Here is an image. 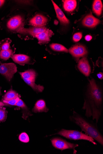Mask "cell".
<instances>
[{"mask_svg":"<svg viewBox=\"0 0 103 154\" xmlns=\"http://www.w3.org/2000/svg\"><path fill=\"white\" fill-rule=\"evenodd\" d=\"M82 109L85 110L87 119L92 118L97 123L101 117L103 108V92L102 87L93 79L89 80L85 94Z\"/></svg>","mask_w":103,"mask_h":154,"instance_id":"6da1fadb","label":"cell"},{"mask_svg":"<svg viewBox=\"0 0 103 154\" xmlns=\"http://www.w3.org/2000/svg\"><path fill=\"white\" fill-rule=\"evenodd\" d=\"M69 121L76 125L85 134L92 137L102 146L103 136L98 127L97 123L78 114L75 111L69 116Z\"/></svg>","mask_w":103,"mask_h":154,"instance_id":"7a4b0ae2","label":"cell"},{"mask_svg":"<svg viewBox=\"0 0 103 154\" xmlns=\"http://www.w3.org/2000/svg\"><path fill=\"white\" fill-rule=\"evenodd\" d=\"M56 134L60 135L70 140H84L89 141L94 145H97L95 141V140L92 137L85 134L83 133L82 131L77 130H68L62 129Z\"/></svg>","mask_w":103,"mask_h":154,"instance_id":"3957f363","label":"cell"},{"mask_svg":"<svg viewBox=\"0 0 103 154\" xmlns=\"http://www.w3.org/2000/svg\"><path fill=\"white\" fill-rule=\"evenodd\" d=\"M51 141L53 146L56 149L60 150L62 151L66 149H72L73 150V154L77 153V151L76 148L79 146L77 144L70 143L66 140L59 137L52 138Z\"/></svg>","mask_w":103,"mask_h":154,"instance_id":"277c9868","label":"cell"},{"mask_svg":"<svg viewBox=\"0 0 103 154\" xmlns=\"http://www.w3.org/2000/svg\"><path fill=\"white\" fill-rule=\"evenodd\" d=\"M24 20L20 15L14 16L6 21V26L8 30L12 32H18L24 28Z\"/></svg>","mask_w":103,"mask_h":154,"instance_id":"5b68a950","label":"cell"},{"mask_svg":"<svg viewBox=\"0 0 103 154\" xmlns=\"http://www.w3.org/2000/svg\"><path fill=\"white\" fill-rule=\"evenodd\" d=\"M17 72L16 65L13 63H2L0 65V73L10 81Z\"/></svg>","mask_w":103,"mask_h":154,"instance_id":"8992f818","label":"cell"},{"mask_svg":"<svg viewBox=\"0 0 103 154\" xmlns=\"http://www.w3.org/2000/svg\"><path fill=\"white\" fill-rule=\"evenodd\" d=\"M69 51L73 57L77 59L84 57L88 53L86 48L80 44L72 46L69 49Z\"/></svg>","mask_w":103,"mask_h":154,"instance_id":"52a82bcc","label":"cell"},{"mask_svg":"<svg viewBox=\"0 0 103 154\" xmlns=\"http://www.w3.org/2000/svg\"><path fill=\"white\" fill-rule=\"evenodd\" d=\"M48 22V19L45 16L37 14L29 21V23L34 27H44Z\"/></svg>","mask_w":103,"mask_h":154,"instance_id":"ba28073f","label":"cell"},{"mask_svg":"<svg viewBox=\"0 0 103 154\" xmlns=\"http://www.w3.org/2000/svg\"><path fill=\"white\" fill-rule=\"evenodd\" d=\"M54 35L53 31L48 29L46 31L36 35L34 38L38 41V44L43 45L48 43L50 41V38Z\"/></svg>","mask_w":103,"mask_h":154,"instance_id":"9c48e42d","label":"cell"},{"mask_svg":"<svg viewBox=\"0 0 103 154\" xmlns=\"http://www.w3.org/2000/svg\"><path fill=\"white\" fill-rule=\"evenodd\" d=\"M78 67L79 70L86 76H89L91 69L89 62L86 57H83L79 61Z\"/></svg>","mask_w":103,"mask_h":154,"instance_id":"30bf717a","label":"cell"},{"mask_svg":"<svg viewBox=\"0 0 103 154\" xmlns=\"http://www.w3.org/2000/svg\"><path fill=\"white\" fill-rule=\"evenodd\" d=\"M48 29L45 26L38 27H33L29 29H23L18 33L20 34H28L34 38L35 36L41 32L45 31Z\"/></svg>","mask_w":103,"mask_h":154,"instance_id":"8fae6325","label":"cell"},{"mask_svg":"<svg viewBox=\"0 0 103 154\" xmlns=\"http://www.w3.org/2000/svg\"><path fill=\"white\" fill-rule=\"evenodd\" d=\"M100 22V20L95 17L92 14L87 15L82 21V24L85 26L93 28Z\"/></svg>","mask_w":103,"mask_h":154,"instance_id":"7c38bea8","label":"cell"},{"mask_svg":"<svg viewBox=\"0 0 103 154\" xmlns=\"http://www.w3.org/2000/svg\"><path fill=\"white\" fill-rule=\"evenodd\" d=\"M15 63L21 65L26 64H31V59L30 57L26 55L23 54H14L11 57Z\"/></svg>","mask_w":103,"mask_h":154,"instance_id":"4fadbf2b","label":"cell"},{"mask_svg":"<svg viewBox=\"0 0 103 154\" xmlns=\"http://www.w3.org/2000/svg\"><path fill=\"white\" fill-rule=\"evenodd\" d=\"M49 110L45 101L42 100L37 101L32 109L33 111L35 113L47 112Z\"/></svg>","mask_w":103,"mask_h":154,"instance_id":"5bb4252c","label":"cell"},{"mask_svg":"<svg viewBox=\"0 0 103 154\" xmlns=\"http://www.w3.org/2000/svg\"><path fill=\"white\" fill-rule=\"evenodd\" d=\"M52 2L56 12V17L58 20L63 24H69V20L66 17L61 9L53 1H52Z\"/></svg>","mask_w":103,"mask_h":154,"instance_id":"9a60e30c","label":"cell"},{"mask_svg":"<svg viewBox=\"0 0 103 154\" xmlns=\"http://www.w3.org/2000/svg\"><path fill=\"white\" fill-rule=\"evenodd\" d=\"M21 75L23 79L30 80L35 82L37 74L34 70L33 69H28L24 72H20Z\"/></svg>","mask_w":103,"mask_h":154,"instance_id":"2e32d148","label":"cell"},{"mask_svg":"<svg viewBox=\"0 0 103 154\" xmlns=\"http://www.w3.org/2000/svg\"><path fill=\"white\" fill-rule=\"evenodd\" d=\"M63 7L65 10L68 12H72L76 8L77 2L75 0H65L64 1Z\"/></svg>","mask_w":103,"mask_h":154,"instance_id":"e0dca14e","label":"cell"},{"mask_svg":"<svg viewBox=\"0 0 103 154\" xmlns=\"http://www.w3.org/2000/svg\"><path fill=\"white\" fill-rule=\"evenodd\" d=\"M103 8L102 2L100 0L95 1L93 5V10L96 14L99 16L101 14Z\"/></svg>","mask_w":103,"mask_h":154,"instance_id":"ac0fdd59","label":"cell"},{"mask_svg":"<svg viewBox=\"0 0 103 154\" xmlns=\"http://www.w3.org/2000/svg\"><path fill=\"white\" fill-rule=\"evenodd\" d=\"M24 81L30 86L35 91L37 92H42L44 89V87L40 85H37L34 82L30 80L23 79Z\"/></svg>","mask_w":103,"mask_h":154,"instance_id":"d6986e66","label":"cell"},{"mask_svg":"<svg viewBox=\"0 0 103 154\" xmlns=\"http://www.w3.org/2000/svg\"><path fill=\"white\" fill-rule=\"evenodd\" d=\"M19 97V95L16 92L12 90L8 91L4 96V100L5 101H9L15 99Z\"/></svg>","mask_w":103,"mask_h":154,"instance_id":"ffe728a7","label":"cell"},{"mask_svg":"<svg viewBox=\"0 0 103 154\" xmlns=\"http://www.w3.org/2000/svg\"><path fill=\"white\" fill-rule=\"evenodd\" d=\"M13 55V51L10 49L0 51V58L4 60H7L11 58Z\"/></svg>","mask_w":103,"mask_h":154,"instance_id":"44dd1931","label":"cell"},{"mask_svg":"<svg viewBox=\"0 0 103 154\" xmlns=\"http://www.w3.org/2000/svg\"><path fill=\"white\" fill-rule=\"evenodd\" d=\"M11 40L9 38H6L0 42V51L9 49Z\"/></svg>","mask_w":103,"mask_h":154,"instance_id":"7402d4cb","label":"cell"},{"mask_svg":"<svg viewBox=\"0 0 103 154\" xmlns=\"http://www.w3.org/2000/svg\"><path fill=\"white\" fill-rule=\"evenodd\" d=\"M51 49L55 51L68 52V50L62 45L53 43L50 45Z\"/></svg>","mask_w":103,"mask_h":154,"instance_id":"603a6c76","label":"cell"},{"mask_svg":"<svg viewBox=\"0 0 103 154\" xmlns=\"http://www.w3.org/2000/svg\"><path fill=\"white\" fill-rule=\"evenodd\" d=\"M7 117V111L3 106L0 107V122L5 121Z\"/></svg>","mask_w":103,"mask_h":154,"instance_id":"cb8c5ba5","label":"cell"},{"mask_svg":"<svg viewBox=\"0 0 103 154\" xmlns=\"http://www.w3.org/2000/svg\"><path fill=\"white\" fill-rule=\"evenodd\" d=\"M19 139L21 141L24 143H28L29 141L28 136L25 133H23L20 135Z\"/></svg>","mask_w":103,"mask_h":154,"instance_id":"d4e9b609","label":"cell"},{"mask_svg":"<svg viewBox=\"0 0 103 154\" xmlns=\"http://www.w3.org/2000/svg\"><path fill=\"white\" fill-rule=\"evenodd\" d=\"M20 98L19 97L16 99L7 101L3 100V103L13 106H15L20 100Z\"/></svg>","mask_w":103,"mask_h":154,"instance_id":"484cf974","label":"cell"},{"mask_svg":"<svg viewBox=\"0 0 103 154\" xmlns=\"http://www.w3.org/2000/svg\"><path fill=\"white\" fill-rule=\"evenodd\" d=\"M82 37V33L81 32H78L75 34L73 36V41L75 42L79 41Z\"/></svg>","mask_w":103,"mask_h":154,"instance_id":"4316f807","label":"cell"},{"mask_svg":"<svg viewBox=\"0 0 103 154\" xmlns=\"http://www.w3.org/2000/svg\"><path fill=\"white\" fill-rule=\"evenodd\" d=\"M15 106L20 107L23 109H27L24 102L21 99H20V100Z\"/></svg>","mask_w":103,"mask_h":154,"instance_id":"83f0119b","label":"cell"},{"mask_svg":"<svg viewBox=\"0 0 103 154\" xmlns=\"http://www.w3.org/2000/svg\"><path fill=\"white\" fill-rule=\"evenodd\" d=\"M92 39V37L90 35H86L85 37V39L87 41H90Z\"/></svg>","mask_w":103,"mask_h":154,"instance_id":"f1b7e54d","label":"cell"},{"mask_svg":"<svg viewBox=\"0 0 103 154\" xmlns=\"http://www.w3.org/2000/svg\"><path fill=\"white\" fill-rule=\"evenodd\" d=\"M98 78L100 79H102L103 78V75L101 73H98L97 75Z\"/></svg>","mask_w":103,"mask_h":154,"instance_id":"f546056e","label":"cell"},{"mask_svg":"<svg viewBox=\"0 0 103 154\" xmlns=\"http://www.w3.org/2000/svg\"><path fill=\"white\" fill-rule=\"evenodd\" d=\"M5 1L3 0H0V7H1L4 4Z\"/></svg>","mask_w":103,"mask_h":154,"instance_id":"4dcf8cb0","label":"cell"},{"mask_svg":"<svg viewBox=\"0 0 103 154\" xmlns=\"http://www.w3.org/2000/svg\"><path fill=\"white\" fill-rule=\"evenodd\" d=\"M5 105V104L2 102H0V107L3 106Z\"/></svg>","mask_w":103,"mask_h":154,"instance_id":"1f68e13d","label":"cell"},{"mask_svg":"<svg viewBox=\"0 0 103 154\" xmlns=\"http://www.w3.org/2000/svg\"><path fill=\"white\" fill-rule=\"evenodd\" d=\"M1 89H0V95H1Z\"/></svg>","mask_w":103,"mask_h":154,"instance_id":"d6a6232c","label":"cell"},{"mask_svg":"<svg viewBox=\"0 0 103 154\" xmlns=\"http://www.w3.org/2000/svg\"><path fill=\"white\" fill-rule=\"evenodd\" d=\"M0 63H1V62H0Z\"/></svg>","mask_w":103,"mask_h":154,"instance_id":"836d02e7","label":"cell"}]
</instances>
